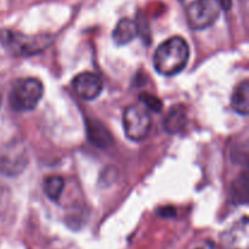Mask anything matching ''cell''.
<instances>
[{
    "label": "cell",
    "instance_id": "1",
    "mask_svg": "<svg viewBox=\"0 0 249 249\" xmlns=\"http://www.w3.org/2000/svg\"><path fill=\"white\" fill-rule=\"evenodd\" d=\"M189 57L187 41L181 36H173L158 46L153 57V66L160 75L174 77L186 67Z\"/></svg>",
    "mask_w": 249,
    "mask_h": 249
},
{
    "label": "cell",
    "instance_id": "2",
    "mask_svg": "<svg viewBox=\"0 0 249 249\" xmlns=\"http://www.w3.org/2000/svg\"><path fill=\"white\" fill-rule=\"evenodd\" d=\"M0 43L16 57H28L41 53L53 44L51 36H26L19 32L2 29L0 31Z\"/></svg>",
    "mask_w": 249,
    "mask_h": 249
},
{
    "label": "cell",
    "instance_id": "3",
    "mask_svg": "<svg viewBox=\"0 0 249 249\" xmlns=\"http://www.w3.org/2000/svg\"><path fill=\"white\" fill-rule=\"evenodd\" d=\"M44 94V87L36 78H22L16 80L10 91V106L15 111H32L36 107Z\"/></svg>",
    "mask_w": 249,
    "mask_h": 249
},
{
    "label": "cell",
    "instance_id": "4",
    "mask_svg": "<svg viewBox=\"0 0 249 249\" xmlns=\"http://www.w3.org/2000/svg\"><path fill=\"white\" fill-rule=\"evenodd\" d=\"M123 128L126 138L131 141H142L152 128L150 111L139 105L128 106L123 112Z\"/></svg>",
    "mask_w": 249,
    "mask_h": 249
},
{
    "label": "cell",
    "instance_id": "5",
    "mask_svg": "<svg viewBox=\"0 0 249 249\" xmlns=\"http://www.w3.org/2000/svg\"><path fill=\"white\" fill-rule=\"evenodd\" d=\"M220 9L214 0H194L186 10L187 22L196 31L211 27L218 19Z\"/></svg>",
    "mask_w": 249,
    "mask_h": 249
},
{
    "label": "cell",
    "instance_id": "6",
    "mask_svg": "<svg viewBox=\"0 0 249 249\" xmlns=\"http://www.w3.org/2000/svg\"><path fill=\"white\" fill-rule=\"evenodd\" d=\"M28 163L27 151L18 141L9 143L0 156V170L7 177H16L24 170Z\"/></svg>",
    "mask_w": 249,
    "mask_h": 249
},
{
    "label": "cell",
    "instance_id": "7",
    "mask_svg": "<svg viewBox=\"0 0 249 249\" xmlns=\"http://www.w3.org/2000/svg\"><path fill=\"white\" fill-rule=\"evenodd\" d=\"M73 90L80 99L85 101L95 100L104 89V83L101 78L92 72H83L74 77L72 82Z\"/></svg>",
    "mask_w": 249,
    "mask_h": 249
},
{
    "label": "cell",
    "instance_id": "8",
    "mask_svg": "<svg viewBox=\"0 0 249 249\" xmlns=\"http://www.w3.org/2000/svg\"><path fill=\"white\" fill-rule=\"evenodd\" d=\"M223 243L229 249H248L249 231L247 216L237 221L223 235Z\"/></svg>",
    "mask_w": 249,
    "mask_h": 249
},
{
    "label": "cell",
    "instance_id": "9",
    "mask_svg": "<svg viewBox=\"0 0 249 249\" xmlns=\"http://www.w3.org/2000/svg\"><path fill=\"white\" fill-rule=\"evenodd\" d=\"M139 24L130 18H122L114 28L113 40L117 45H125L138 36Z\"/></svg>",
    "mask_w": 249,
    "mask_h": 249
},
{
    "label": "cell",
    "instance_id": "10",
    "mask_svg": "<svg viewBox=\"0 0 249 249\" xmlns=\"http://www.w3.org/2000/svg\"><path fill=\"white\" fill-rule=\"evenodd\" d=\"M186 108L181 105H177L169 109L164 119V128L169 134L180 133L186 126Z\"/></svg>",
    "mask_w": 249,
    "mask_h": 249
},
{
    "label": "cell",
    "instance_id": "11",
    "mask_svg": "<svg viewBox=\"0 0 249 249\" xmlns=\"http://www.w3.org/2000/svg\"><path fill=\"white\" fill-rule=\"evenodd\" d=\"M88 138L100 148H106L111 146L112 136L106 126L97 121L88 122Z\"/></svg>",
    "mask_w": 249,
    "mask_h": 249
},
{
    "label": "cell",
    "instance_id": "12",
    "mask_svg": "<svg viewBox=\"0 0 249 249\" xmlns=\"http://www.w3.org/2000/svg\"><path fill=\"white\" fill-rule=\"evenodd\" d=\"M232 108L241 116L249 113V82L247 79L237 85L231 99Z\"/></svg>",
    "mask_w": 249,
    "mask_h": 249
},
{
    "label": "cell",
    "instance_id": "13",
    "mask_svg": "<svg viewBox=\"0 0 249 249\" xmlns=\"http://www.w3.org/2000/svg\"><path fill=\"white\" fill-rule=\"evenodd\" d=\"M43 189L51 201H57L65 189V180L57 175H50L44 179Z\"/></svg>",
    "mask_w": 249,
    "mask_h": 249
},
{
    "label": "cell",
    "instance_id": "14",
    "mask_svg": "<svg viewBox=\"0 0 249 249\" xmlns=\"http://www.w3.org/2000/svg\"><path fill=\"white\" fill-rule=\"evenodd\" d=\"M240 182H235L233 186V194H235L236 201L240 203H246L248 201V177L246 173L238 178Z\"/></svg>",
    "mask_w": 249,
    "mask_h": 249
},
{
    "label": "cell",
    "instance_id": "15",
    "mask_svg": "<svg viewBox=\"0 0 249 249\" xmlns=\"http://www.w3.org/2000/svg\"><path fill=\"white\" fill-rule=\"evenodd\" d=\"M141 102L143 104V107L148 109V111L152 112H160L162 109V102L158 97H156L155 95L147 94V92H143L140 96Z\"/></svg>",
    "mask_w": 249,
    "mask_h": 249
},
{
    "label": "cell",
    "instance_id": "16",
    "mask_svg": "<svg viewBox=\"0 0 249 249\" xmlns=\"http://www.w3.org/2000/svg\"><path fill=\"white\" fill-rule=\"evenodd\" d=\"M214 1L218 5L219 9L224 10V11H229L232 6V0H214Z\"/></svg>",
    "mask_w": 249,
    "mask_h": 249
}]
</instances>
